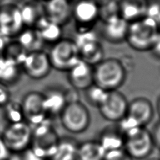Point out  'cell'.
Returning a JSON list of instances; mask_svg holds the SVG:
<instances>
[{
  "mask_svg": "<svg viewBox=\"0 0 160 160\" xmlns=\"http://www.w3.org/2000/svg\"><path fill=\"white\" fill-rule=\"evenodd\" d=\"M93 78L94 84L108 92L118 90L125 83L127 71L119 59H103L93 67Z\"/></svg>",
  "mask_w": 160,
  "mask_h": 160,
  "instance_id": "6da1fadb",
  "label": "cell"
},
{
  "mask_svg": "<svg viewBox=\"0 0 160 160\" xmlns=\"http://www.w3.org/2000/svg\"><path fill=\"white\" fill-rule=\"evenodd\" d=\"M160 32L158 22L145 16L129 23L126 41L136 51H150Z\"/></svg>",
  "mask_w": 160,
  "mask_h": 160,
  "instance_id": "7a4b0ae2",
  "label": "cell"
},
{
  "mask_svg": "<svg viewBox=\"0 0 160 160\" xmlns=\"http://www.w3.org/2000/svg\"><path fill=\"white\" fill-rule=\"evenodd\" d=\"M60 138L51 122L47 119L33 128L30 149L41 159H51L58 147Z\"/></svg>",
  "mask_w": 160,
  "mask_h": 160,
  "instance_id": "3957f363",
  "label": "cell"
},
{
  "mask_svg": "<svg viewBox=\"0 0 160 160\" xmlns=\"http://www.w3.org/2000/svg\"><path fill=\"white\" fill-rule=\"evenodd\" d=\"M154 115L155 109L150 99L138 97L128 102L127 113L118 124L126 133L133 128L147 127Z\"/></svg>",
  "mask_w": 160,
  "mask_h": 160,
  "instance_id": "277c9868",
  "label": "cell"
},
{
  "mask_svg": "<svg viewBox=\"0 0 160 160\" xmlns=\"http://www.w3.org/2000/svg\"><path fill=\"white\" fill-rule=\"evenodd\" d=\"M154 145L150 131L146 127L133 128L125 133L123 150L133 160H145L153 152Z\"/></svg>",
  "mask_w": 160,
  "mask_h": 160,
  "instance_id": "5b68a950",
  "label": "cell"
},
{
  "mask_svg": "<svg viewBox=\"0 0 160 160\" xmlns=\"http://www.w3.org/2000/svg\"><path fill=\"white\" fill-rule=\"evenodd\" d=\"M32 132V125L22 121L8 124L0 136L11 153L18 155L30 147Z\"/></svg>",
  "mask_w": 160,
  "mask_h": 160,
  "instance_id": "8992f818",
  "label": "cell"
},
{
  "mask_svg": "<svg viewBox=\"0 0 160 160\" xmlns=\"http://www.w3.org/2000/svg\"><path fill=\"white\" fill-rule=\"evenodd\" d=\"M48 55L52 68L67 72L80 59L75 42L68 38H61L53 43Z\"/></svg>",
  "mask_w": 160,
  "mask_h": 160,
  "instance_id": "52a82bcc",
  "label": "cell"
},
{
  "mask_svg": "<svg viewBox=\"0 0 160 160\" xmlns=\"http://www.w3.org/2000/svg\"><path fill=\"white\" fill-rule=\"evenodd\" d=\"M60 121L65 130L70 133H82L88 129L91 115L88 108L80 101L68 103L59 116Z\"/></svg>",
  "mask_w": 160,
  "mask_h": 160,
  "instance_id": "ba28073f",
  "label": "cell"
},
{
  "mask_svg": "<svg viewBox=\"0 0 160 160\" xmlns=\"http://www.w3.org/2000/svg\"><path fill=\"white\" fill-rule=\"evenodd\" d=\"M80 59L94 67L103 59L104 50L95 33L90 29L80 30L74 40Z\"/></svg>",
  "mask_w": 160,
  "mask_h": 160,
  "instance_id": "9c48e42d",
  "label": "cell"
},
{
  "mask_svg": "<svg viewBox=\"0 0 160 160\" xmlns=\"http://www.w3.org/2000/svg\"><path fill=\"white\" fill-rule=\"evenodd\" d=\"M24 121L35 126L48 119L46 112L42 92L30 91L21 102Z\"/></svg>",
  "mask_w": 160,
  "mask_h": 160,
  "instance_id": "30bf717a",
  "label": "cell"
},
{
  "mask_svg": "<svg viewBox=\"0 0 160 160\" xmlns=\"http://www.w3.org/2000/svg\"><path fill=\"white\" fill-rule=\"evenodd\" d=\"M24 28L20 7L12 3L0 6V33L10 39L16 37Z\"/></svg>",
  "mask_w": 160,
  "mask_h": 160,
  "instance_id": "8fae6325",
  "label": "cell"
},
{
  "mask_svg": "<svg viewBox=\"0 0 160 160\" xmlns=\"http://www.w3.org/2000/svg\"><path fill=\"white\" fill-rule=\"evenodd\" d=\"M128 101L124 94L119 90L108 92V96L98 108L104 119L111 123H119L127 113Z\"/></svg>",
  "mask_w": 160,
  "mask_h": 160,
  "instance_id": "7c38bea8",
  "label": "cell"
},
{
  "mask_svg": "<svg viewBox=\"0 0 160 160\" xmlns=\"http://www.w3.org/2000/svg\"><path fill=\"white\" fill-rule=\"evenodd\" d=\"M21 68L23 72L33 80L46 78L52 68L48 54L43 50L28 52Z\"/></svg>",
  "mask_w": 160,
  "mask_h": 160,
  "instance_id": "4fadbf2b",
  "label": "cell"
},
{
  "mask_svg": "<svg viewBox=\"0 0 160 160\" xmlns=\"http://www.w3.org/2000/svg\"><path fill=\"white\" fill-rule=\"evenodd\" d=\"M72 17L81 30L88 29L100 19V5L94 0H78L72 6Z\"/></svg>",
  "mask_w": 160,
  "mask_h": 160,
  "instance_id": "5bb4252c",
  "label": "cell"
},
{
  "mask_svg": "<svg viewBox=\"0 0 160 160\" xmlns=\"http://www.w3.org/2000/svg\"><path fill=\"white\" fill-rule=\"evenodd\" d=\"M68 80L73 89L85 91L94 84L93 67L80 59L68 71Z\"/></svg>",
  "mask_w": 160,
  "mask_h": 160,
  "instance_id": "9a60e30c",
  "label": "cell"
},
{
  "mask_svg": "<svg viewBox=\"0 0 160 160\" xmlns=\"http://www.w3.org/2000/svg\"><path fill=\"white\" fill-rule=\"evenodd\" d=\"M43 10L49 21L61 26L72 18V6L70 0H47L43 5Z\"/></svg>",
  "mask_w": 160,
  "mask_h": 160,
  "instance_id": "2e32d148",
  "label": "cell"
},
{
  "mask_svg": "<svg viewBox=\"0 0 160 160\" xmlns=\"http://www.w3.org/2000/svg\"><path fill=\"white\" fill-rule=\"evenodd\" d=\"M102 35L110 43L118 44L126 40L129 23L120 16L102 21Z\"/></svg>",
  "mask_w": 160,
  "mask_h": 160,
  "instance_id": "e0dca14e",
  "label": "cell"
},
{
  "mask_svg": "<svg viewBox=\"0 0 160 160\" xmlns=\"http://www.w3.org/2000/svg\"><path fill=\"white\" fill-rule=\"evenodd\" d=\"M125 132L118 123L105 126L100 133L98 142L106 152L123 149Z\"/></svg>",
  "mask_w": 160,
  "mask_h": 160,
  "instance_id": "ac0fdd59",
  "label": "cell"
},
{
  "mask_svg": "<svg viewBox=\"0 0 160 160\" xmlns=\"http://www.w3.org/2000/svg\"><path fill=\"white\" fill-rule=\"evenodd\" d=\"M44 97V108L48 119L58 116L67 104L65 90L56 88H48L42 92Z\"/></svg>",
  "mask_w": 160,
  "mask_h": 160,
  "instance_id": "d6986e66",
  "label": "cell"
},
{
  "mask_svg": "<svg viewBox=\"0 0 160 160\" xmlns=\"http://www.w3.org/2000/svg\"><path fill=\"white\" fill-rule=\"evenodd\" d=\"M147 0H119V16L128 23L143 18L146 15Z\"/></svg>",
  "mask_w": 160,
  "mask_h": 160,
  "instance_id": "ffe728a7",
  "label": "cell"
},
{
  "mask_svg": "<svg viewBox=\"0 0 160 160\" xmlns=\"http://www.w3.org/2000/svg\"><path fill=\"white\" fill-rule=\"evenodd\" d=\"M42 40L47 43L53 44L62 38V26L51 21L43 15L35 25Z\"/></svg>",
  "mask_w": 160,
  "mask_h": 160,
  "instance_id": "44dd1931",
  "label": "cell"
},
{
  "mask_svg": "<svg viewBox=\"0 0 160 160\" xmlns=\"http://www.w3.org/2000/svg\"><path fill=\"white\" fill-rule=\"evenodd\" d=\"M106 151L97 141L79 142L77 160H104Z\"/></svg>",
  "mask_w": 160,
  "mask_h": 160,
  "instance_id": "7402d4cb",
  "label": "cell"
},
{
  "mask_svg": "<svg viewBox=\"0 0 160 160\" xmlns=\"http://www.w3.org/2000/svg\"><path fill=\"white\" fill-rule=\"evenodd\" d=\"M17 42L28 52L42 50L44 42L35 28L25 27L16 36Z\"/></svg>",
  "mask_w": 160,
  "mask_h": 160,
  "instance_id": "603a6c76",
  "label": "cell"
},
{
  "mask_svg": "<svg viewBox=\"0 0 160 160\" xmlns=\"http://www.w3.org/2000/svg\"><path fill=\"white\" fill-rule=\"evenodd\" d=\"M39 2L31 0L25 2L20 7L21 17L24 26L34 28L38 20L44 15L43 6L40 7Z\"/></svg>",
  "mask_w": 160,
  "mask_h": 160,
  "instance_id": "cb8c5ba5",
  "label": "cell"
},
{
  "mask_svg": "<svg viewBox=\"0 0 160 160\" xmlns=\"http://www.w3.org/2000/svg\"><path fill=\"white\" fill-rule=\"evenodd\" d=\"M79 144L70 137L60 138L58 147L51 160H77Z\"/></svg>",
  "mask_w": 160,
  "mask_h": 160,
  "instance_id": "d4e9b609",
  "label": "cell"
},
{
  "mask_svg": "<svg viewBox=\"0 0 160 160\" xmlns=\"http://www.w3.org/2000/svg\"><path fill=\"white\" fill-rule=\"evenodd\" d=\"M21 76V67L0 56V82L7 85L15 83Z\"/></svg>",
  "mask_w": 160,
  "mask_h": 160,
  "instance_id": "484cf974",
  "label": "cell"
},
{
  "mask_svg": "<svg viewBox=\"0 0 160 160\" xmlns=\"http://www.w3.org/2000/svg\"><path fill=\"white\" fill-rule=\"evenodd\" d=\"M27 54V51L18 42L14 41L8 42L2 56L21 67Z\"/></svg>",
  "mask_w": 160,
  "mask_h": 160,
  "instance_id": "4316f807",
  "label": "cell"
},
{
  "mask_svg": "<svg viewBox=\"0 0 160 160\" xmlns=\"http://www.w3.org/2000/svg\"><path fill=\"white\" fill-rule=\"evenodd\" d=\"M108 94V91L93 84L85 90V98L90 105L98 109L105 100Z\"/></svg>",
  "mask_w": 160,
  "mask_h": 160,
  "instance_id": "83f0119b",
  "label": "cell"
},
{
  "mask_svg": "<svg viewBox=\"0 0 160 160\" xmlns=\"http://www.w3.org/2000/svg\"><path fill=\"white\" fill-rule=\"evenodd\" d=\"M4 108L5 117L9 124L24 121L21 102L10 100Z\"/></svg>",
  "mask_w": 160,
  "mask_h": 160,
  "instance_id": "f1b7e54d",
  "label": "cell"
},
{
  "mask_svg": "<svg viewBox=\"0 0 160 160\" xmlns=\"http://www.w3.org/2000/svg\"><path fill=\"white\" fill-rule=\"evenodd\" d=\"M100 5V19L102 21L119 16V0H106Z\"/></svg>",
  "mask_w": 160,
  "mask_h": 160,
  "instance_id": "f546056e",
  "label": "cell"
},
{
  "mask_svg": "<svg viewBox=\"0 0 160 160\" xmlns=\"http://www.w3.org/2000/svg\"><path fill=\"white\" fill-rule=\"evenodd\" d=\"M104 160H133L132 158H131L125 151L121 150H112L107 152L105 154Z\"/></svg>",
  "mask_w": 160,
  "mask_h": 160,
  "instance_id": "4dcf8cb0",
  "label": "cell"
},
{
  "mask_svg": "<svg viewBox=\"0 0 160 160\" xmlns=\"http://www.w3.org/2000/svg\"><path fill=\"white\" fill-rule=\"evenodd\" d=\"M11 100V91L8 85L0 82V107H4Z\"/></svg>",
  "mask_w": 160,
  "mask_h": 160,
  "instance_id": "1f68e13d",
  "label": "cell"
},
{
  "mask_svg": "<svg viewBox=\"0 0 160 160\" xmlns=\"http://www.w3.org/2000/svg\"><path fill=\"white\" fill-rule=\"evenodd\" d=\"M150 132L152 137L155 147L158 148L160 151V120L155 123Z\"/></svg>",
  "mask_w": 160,
  "mask_h": 160,
  "instance_id": "d6a6232c",
  "label": "cell"
},
{
  "mask_svg": "<svg viewBox=\"0 0 160 160\" xmlns=\"http://www.w3.org/2000/svg\"><path fill=\"white\" fill-rule=\"evenodd\" d=\"M11 155L12 154L8 150L7 145L0 136V160H7L11 157Z\"/></svg>",
  "mask_w": 160,
  "mask_h": 160,
  "instance_id": "836d02e7",
  "label": "cell"
},
{
  "mask_svg": "<svg viewBox=\"0 0 160 160\" xmlns=\"http://www.w3.org/2000/svg\"><path fill=\"white\" fill-rule=\"evenodd\" d=\"M150 51L152 52L153 55L156 56L157 58L160 59V32L159 33L158 37L156 38Z\"/></svg>",
  "mask_w": 160,
  "mask_h": 160,
  "instance_id": "e575fe53",
  "label": "cell"
},
{
  "mask_svg": "<svg viewBox=\"0 0 160 160\" xmlns=\"http://www.w3.org/2000/svg\"><path fill=\"white\" fill-rule=\"evenodd\" d=\"M8 43V39L0 33V56H2L3 52Z\"/></svg>",
  "mask_w": 160,
  "mask_h": 160,
  "instance_id": "d590c367",
  "label": "cell"
},
{
  "mask_svg": "<svg viewBox=\"0 0 160 160\" xmlns=\"http://www.w3.org/2000/svg\"><path fill=\"white\" fill-rule=\"evenodd\" d=\"M157 111H158V113L160 118V97L158 99V102H157Z\"/></svg>",
  "mask_w": 160,
  "mask_h": 160,
  "instance_id": "8d00e7d4",
  "label": "cell"
},
{
  "mask_svg": "<svg viewBox=\"0 0 160 160\" xmlns=\"http://www.w3.org/2000/svg\"><path fill=\"white\" fill-rule=\"evenodd\" d=\"M7 160H20V159L18 155H12L11 157Z\"/></svg>",
  "mask_w": 160,
  "mask_h": 160,
  "instance_id": "74e56055",
  "label": "cell"
},
{
  "mask_svg": "<svg viewBox=\"0 0 160 160\" xmlns=\"http://www.w3.org/2000/svg\"><path fill=\"white\" fill-rule=\"evenodd\" d=\"M145 160H159V159L158 158V157H152V158H147V159H145Z\"/></svg>",
  "mask_w": 160,
  "mask_h": 160,
  "instance_id": "f35d334b",
  "label": "cell"
},
{
  "mask_svg": "<svg viewBox=\"0 0 160 160\" xmlns=\"http://www.w3.org/2000/svg\"><path fill=\"white\" fill-rule=\"evenodd\" d=\"M94 1H96V2H98V4H101V3H102L105 1H106V0H94Z\"/></svg>",
  "mask_w": 160,
  "mask_h": 160,
  "instance_id": "ab89813d",
  "label": "cell"
},
{
  "mask_svg": "<svg viewBox=\"0 0 160 160\" xmlns=\"http://www.w3.org/2000/svg\"><path fill=\"white\" fill-rule=\"evenodd\" d=\"M158 24L159 30H160V13H159V15L158 16Z\"/></svg>",
  "mask_w": 160,
  "mask_h": 160,
  "instance_id": "60d3db41",
  "label": "cell"
},
{
  "mask_svg": "<svg viewBox=\"0 0 160 160\" xmlns=\"http://www.w3.org/2000/svg\"><path fill=\"white\" fill-rule=\"evenodd\" d=\"M35 1H37V2H45V1H47V0H35Z\"/></svg>",
  "mask_w": 160,
  "mask_h": 160,
  "instance_id": "b9f144b4",
  "label": "cell"
},
{
  "mask_svg": "<svg viewBox=\"0 0 160 160\" xmlns=\"http://www.w3.org/2000/svg\"><path fill=\"white\" fill-rule=\"evenodd\" d=\"M158 159H159V160H160V152H159V157H158Z\"/></svg>",
  "mask_w": 160,
  "mask_h": 160,
  "instance_id": "7bdbcfd3",
  "label": "cell"
},
{
  "mask_svg": "<svg viewBox=\"0 0 160 160\" xmlns=\"http://www.w3.org/2000/svg\"><path fill=\"white\" fill-rule=\"evenodd\" d=\"M42 160H51V159H42Z\"/></svg>",
  "mask_w": 160,
  "mask_h": 160,
  "instance_id": "ee69618b",
  "label": "cell"
},
{
  "mask_svg": "<svg viewBox=\"0 0 160 160\" xmlns=\"http://www.w3.org/2000/svg\"><path fill=\"white\" fill-rule=\"evenodd\" d=\"M1 1H2V0H0V2H1Z\"/></svg>",
  "mask_w": 160,
  "mask_h": 160,
  "instance_id": "f6af8a7d",
  "label": "cell"
}]
</instances>
